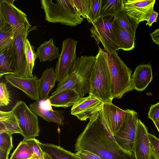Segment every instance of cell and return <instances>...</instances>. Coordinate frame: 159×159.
Listing matches in <instances>:
<instances>
[{"label": "cell", "mask_w": 159, "mask_h": 159, "mask_svg": "<svg viewBox=\"0 0 159 159\" xmlns=\"http://www.w3.org/2000/svg\"><path fill=\"white\" fill-rule=\"evenodd\" d=\"M89 120L76 139L75 151L87 150L102 159H135L133 152L123 149L116 142L105 120L102 109Z\"/></svg>", "instance_id": "obj_1"}, {"label": "cell", "mask_w": 159, "mask_h": 159, "mask_svg": "<svg viewBox=\"0 0 159 159\" xmlns=\"http://www.w3.org/2000/svg\"><path fill=\"white\" fill-rule=\"evenodd\" d=\"M108 66L111 94L113 98L120 99L126 93L133 89L132 70L119 56L117 51L110 52L102 49Z\"/></svg>", "instance_id": "obj_2"}, {"label": "cell", "mask_w": 159, "mask_h": 159, "mask_svg": "<svg viewBox=\"0 0 159 159\" xmlns=\"http://www.w3.org/2000/svg\"><path fill=\"white\" fill-rule=\"evenodd\" d=\"M40 2L45 20L49 22L75 26L84 21L72 0H41Z\"/></svg>", "instance_id": "obj_3"}, {"label": "cell", "mask_w": 159, "mask_h": 159, "mask_svg": "<svg viewBox=\"0 0 159 159\" xmlns=\"http://www.w3.org/2000/svg\"><path fill=\"white\" fill-rule=\"evenodd\" d=\"M96 61L90 80L89 95L101 100L103 103H112L114 98L111 91L110 76L107 64L99 48Z\"/></svg>", "instance_id": "obj_4"}, {"label": "cell", "mask_w": 159, "mask_h": 159, "mask_svg": "<svg viewBox=\"0 0 159 159\" xmlns=\"http://www.w3.org/2000/svg\"><path fill=\"white\" fill-rule=\"evenodd\" d=\"M114 16L100 17L90 30L91 36L98 45L101 43L104 49L110 52L117 51L120 49L116 39L113 30Z\"/></svg>", "instance_id": "obj_5"}, {"label": "cell", "mask_w": 159, "mask_h": 159, "mask_svg": "<svg viewBox=\"0 0 159 159\" xmlns=\"http://www.w3.org/2000/svg\"><path fill=\"white\" fill-rule=\"evenodd\" d=\"M31 27L30 23L22 26L15 32L13 42L14 72L13 74L22 78L34 75L30 71L26 60L24 45Z\"/></svg>", "instance_id": "obj_6"}, {"label": "cell", "mask_w": 159, "mask_h": 159, "mask_svg": "<svg viewBox=\"0 0 159 159\" xmlns=\"http://www.w3.org/2000/svg\"><path fill=\"white\" fill-rule=\"evenodd\" d=\"M22 132L24 139L39 136L40 129L36 114L22 101H17L11 110Z\"/></svg>", "instance_id": "obj_7"}, {"label": "cell", "mask_w": 159, "mask_h": 159, "mask_svg": "<svg viewBox=\"0 0 159 159\" xmlns=\"http://www.w3.org/2000/svg\"><path fill=\"white\" fill-rule=\"evenodd\" d=\"M77 41L70 38L64 39L61 53L54 71L56 81L59 83L70 73L76 60V47Z\"/></svg>", "instance_id": "obj_8"}, {"label": "cell", "mask_w": 159, "mask_h": 159, "mask_svg": "<svg viewBox=\"0 0 159 159\" xmlns=\"http://www.w3.org/2000/svg\"><path fill=\"white\" fill-rule=\"evenodd\" d=\"M126 110L127 115L125 122L119 131L113 136L116 142L122 148L133 152L139 119L136 111L129 109Z\"/></svg>", "instance_id": "obj_9"}, {"label": "cell", "mask_w": 159, "mask_h": 159, "mask_svg": "<svg viewBox=\"0 0 159 159\" xmlns=\"http://www.w3.org/2000/svg\"><path fill=\"white\" fill-rule=\"evenodd\" d=\"M96 59V56H81L77 59L72 68L80 80L77 92L81 98L90 92V80Z\"/></svg>", "instance_id": "obj_10"}, {"label": "cell", "mask_w": 159, "mask_h": 159, "mask_svg": "<svg viewBox=\"0 0 159 159\" xmlns=\"http://www.w3.org/2000/svg\"><path fill=\"white\" fill-rule=\"evenodd\" d=\"M103 104L99 99L89 94L87 97L81 98L72 106L70 114L81 121H86L100 111Z\"/></svg>", "instance_id": "obj_11"}, {"label": "cell", "mask_w": 159, "mask_h": 159, "mask_svg": "<svg viewBox=\"0 0 159 159\" xmlns=\"http://www.w3.org/2000/svg\"><path fill=\"white\" fill-rule=\"evenodd\" d=\"M15 0H0V15L12 26L14 33L29 23L26 14L14 4Z\"/></svg>", "instance_id": "obj_12"}, {"label": "cell", "mask_w": 159, "mask_h": 159, "mask_svg": "<svg viewBox=\"0 0 159 159\" xmlns=\"http://www.w3.org/2000/svg\"><path fill=\"white\" fill-rule=\"evenodd\" d=\"M155 0H123V8L126 13L139 24L140 22L148 21L153 11Z\"/></svg>", "instance_id": "obj_13"}, {"label": "cell", "mask_w": 159, "mask_h": 159, "mask_svg": "<svg viewBox=\"0 0 159 159\" xmlns=\"http://www.w3.org/2000/svg\"><path fill=\"white\" fill-rule=\"evenodd\" d=\"M49 99H40L30 105V109L36 115L49 122H52L59 126H63L64 111L53 110Z\"/></svg>", "instance_id": "obj_14"}, {"label": "cell", "mask_w": 159, "mask_h": 159, "mask_svg": "<svg viewBox=\"0 0 159 159\" xmlns=\"http://www.w3.org/2000/svg\"><path fill=\"white\" fill-rule=\"evenodd\" d=\"M102 111L105 120L114 136L119 131L125 119L127 111L112 103H103Z\"/></svg>", "instance_id": "obj_15"}, {"label": "cell", "mask_w": 159, "mask_h": 159, "mask_svg": "<svg viewBox=\"0 0 159 159\" xmlns=\"http://www.w3.org/2000/svg\"><path fill=\"white\" fill-rule=\"evenodd\" d=\"M5 78L7 83L11 86L23 91L31 99L39 100L37 77L34 75L29 78H22L13 74L6 75Z\"/></svg>", "instance_id": "obj_16"}, {"label": "cell", "mask_w": 159, "mask_h": 159, "mask_svg": "<svg viewBox=\"0 0 159 159\" xmlns=\"http://www.w3.org/2000/svg\"><path fill=\"white\" fill-rule=\"evenodd\" d=\"M147 128L139 120L134 145L135 159H148L151 148Z\"/></svg>", "instance_id": "obj_17"}, {"label": "cell", "mask_w": 159, "mask_h": 159, "mask_svg": "<svg viewBox=\"0 0 159 159\" xmlns=\"http://www.w3.org/2000/svg\"><path fill=\"white\" fill-rule=\"evenodd\" d=\"M152 78V68L150 64L139 65L132 75L133 89L139 92L144 90Z\"/></svg>", "instance_id": "obj_18"}, {"label": "cell", "mask_w": 159, "mask_h": 159, "mask_svg": "<svg viewBox=\"0 0 159 159\" xmlns=\"http://www.w3.org/2000/svg\"><path fill=\"white\" fill-rule=\"evenodd\" d=\"M81 98L75 90L70 89L51 95L48 99L52 106L66 108L74 105Z\"/></svg>", "instance_id": "obj_19"}, {"label": "cell", "mask_w": 159, "mask_h": 159, "mask_svg": "<svg viewBox=\"0 0 159 159\" xmlns=\"http://www.w3.org/2000/svg\"><path fill=\"white\" fill-rule=\"evenodd\" d=\"M56 78L52 67L47 68L38 80V87L40 99H47L49 93L55 85Z\"/></svg>", "instance_id": "obj_20"}, {"label": "cell", "mask_w": 159, "mask_h": 159, "mask_svg": "<svg viewBox=\"0 0 159 159\" xmlns=\"http://www.w3.org/2000/svg\"><path fill=\"white\" fill-rule=\"evenodd\" d=\"M113 30L120 49L124 51H130L134 48L135 37L120 27L116 23L115 20L113 24Z\"/></svg>", "instance_id": "obj_21"}, {"label": "cell", "mask_w": 159, "mask_h": 159, "mask_svg": "<svg viewBox=\"0 0 159 159\" xmlns=\"http://www.w3.org/2000/svg\"><path fill=\"white\" fill-rule=\"evenodd\" d=\"M36 53L40 62L58 59L60 55L58 48L55 46L52 38L45 41L38 47Z\"/></svg>", "instance_id": "obj_22"}, {"label": "cell", "mask_w": 159, "mask_h": 159, "mask_svg": "<svg viewBox=\"0 0 159 159\" xmlns=\"http://www.w3.org/2000/svg\"><path fill=\"white\" fill-rule=\"evenodd\" d=\"M7 131L11 134H22L16 119L12 111H0V133Z\"/></svg>", "instance_id": "obj_23"}, {"label": "cell", "mask_w": 159, "mask_h": 159, "mask_svg": "<svg viewBox=\"0 0 159 159\" xmlns=\"http://www.w3.org/2000/svg\"><path fill=\"white\" fill-rule=\"evenodd\" d=\"M13 44L0 51V78L4 75L14 74V59Z\"/></svg>", "instance_id": "obj_24"}, {"label": "cell", "mask_w": 159, "mask_h": 159, "mask_svg": "<svg viewBox=\"0 0 159 159\" xmlns=\"http://www.w3.org/2000/svg\"><path fill=\"white\" fill-rule=\"evenodd\" d=\"M38 143L44 152L48 154L52 159H78L75 153L66 150L59 146L51 143Z\"/></svg>", "instance_id": "obj_25"}, {"label": "cell", "mask_w": 159, "mask_h": 159, "mask_svg": "<svg viewBox=\"0 0 159 159\" xmlns=\"http://www.w3.org/2000/svg\"><path fill=\"white\" fill-rule=\"evenodd\" d=\"M115 21L122 28L135 37L138 24L123 8L115 16Z\"/></svg>", "instance_id": "obj_26"}, {"label": "cell", "mask_w": 159, "mask_h": 159, "mask_svg": "<svg viewBox=\"0 0 159 159\" xmlns=\"http://www.w3.org/2000/svg\"><path fill=\"white\" fill-rule=\"evenodd\" d=\"M14 35L11 26L0 15V51L13 44Z\"/></svg>", "instance_id": "obj_27"}, {"label": "cell", "mask_w": 159, "mask_h": 159, "mask_svg": "<svg viewBox=\"0 0 159 159\" xmlns=\"http://www.w3.org/2000/svg\"><path fill=\"white\" fill-rule=\"evenodd\" d=\"M80 83L79 77L72 68L70 74L62 81L59 83L55 91L52 93L51 96L70 89H75L77 92Z\"/></svg>", "instance_id": "obj_28"}, {"label": "cell", "mask_w": 159, "mask_h": 159, "mask_svg": "<svg viewBox=\"0 0 159 159\" xmlns=\"http://www.w3.org/2000/svg\"><path fill=\"white\" fill-rule=\"evenodd\" d=\"M9 159H39L31 148L24 139L21 141Z\"/></svg>", "instance_id": "obj_29"}, {"label": "cell", "mask_w": 159, "mask_h": 159, "mask_svg": "<svg viewBox=\"0 0 159 159\" xmlns=\"http://www.w3.org/2000/svg\"><path fill=\"white\" fill-rule=\"evenodd\" d=\"M123 8V0H102L101 17L115 16Z\"/></svg>", "instance_id": "obj_30"}, {"label": "cell", "mask_w": 159, "mask_h": 159, "mask_svg": "<svg viewBox=\"0 0 159 159\" xmlns=\"http://www.w3.org/2000/svg\"><path fill=\"white\" fill-rule=\"evenodd\" d=\"M102 0H91V5L89 13L87 19L92 25L101 17Z\"/></svg>", "instance_id": "obj_31"}, {"label": "cell", "mask_w": 159, "mask_h": 159, "mask_svg": "<svg viewBox=\"0 0 159 159\" xmlns=\"http://www.w3.org/2000/svg\"><path fill=\"white\" fill-rule=\"evenodd\" d=\"M26 60L30 70L32 73L34 66L35 61L37 57L36 53L34 51V47L31 45L28 39H26L24 45Z\"/></svg>", "instance_id": "obj_32"}, {"label": "cell", "mask_w": 159, "mask_h": 159, "mask_svg": "<svg viewBox=\"0 0 159 159\" xmlns=\"http://www.w3.org/2000/svg\"><path fill=\"white\" fill-rule=\"evenodd\" d=\"M73 4L81 16L87 19L90 11L91 0H72Z\"/></svg>", "instance_id": "obj_33"}, {"label": "cell", "mask_w": 159, "mask_h": 159, "mask_svg": "<svg viewBox=\"0 0 159 159\" xmlns=\"http://www.w3.org/2000/svg\"><path fill=\"white\" fill-rule=\"evenodd\" d=\"M12 134L7 131L0 133V149L10 153L13 148Z\"/></svg>", "instance_id": "obj_34"}, {"label": "cell", "mask_w": 159, "mask_h": 159, "mask_svg": "<svg viewBox=\"0 0 159 159\" xmlns=\"http://www.w3.org/2000/svg\"><path fill=\"white\" fill-rule=\"evenodd\" d=\"M10 92L6 84L2 81L0 84V106H5L8 105L11 102Z\"/></svg>", "instance_id": "obj_35"}, {"label": "cell", "mask_w": 159, "mask_h": 159, "mask_svg": "<svg viewBox=\"0 0 159 159\" xmlns=\"http://www.w3.org/2000/svg\"><path fill=\"white\" fill-rule=\"evenodd\" d=\"M25 142L31 148L39 159H44V152L38 143L39 140L34 138L24 139Z\"/></svg>", "instance_id": "obj_36"}, {"label": "cell", "mask_w": 159, "mask_h": 159, "mask_svg": "<svg viewBox=\"0 0 159 159\" xmlns=\"http://www.w3.org/2000/svg\"><path fill=\"white\" fill-rule=\"evenodd\" d=\"M75 154L78 159H102L97 154L85 150H80Z\"/></svg>", "instance_id": "obj_37"}, {"label": "cell", "mask_w": 159, "mask_h": 159, "mask_svg": "<svg viewBox=\"0 0 159 159\" xmlns=\"http://www.w3.org/2000/svg\"><path fill=\"white\" fill-rule=\"evenodd\" d=\"M148 117L153 122L159 120V102L151 105L148 113Z\"/></svg>", "instance_id": "obj_38"}, {"label": "cell", "mask_w": 159, "mask_h": 159, "mask_svg": "<svg viewBox=\"0 0 159 159\" xmlns=\"http://www.w3.org/2000/svg\"><path fill=\"white\" fill-rule=\"evenodd\" d=\"M148 137L151 148L159 157V139L149 133Z\"/></svg>", "instance_id": "obj_39"}, {"label": "cell", "mask_w": 159, "mask_h": 159, "mask_svg": "<svg viewBox=\"0 0 159 159\" xmlns=\"http://www.w3.org/2000/svg\"><path fill=\"white\" fill-rule=\"evenodd\" d=\"M158 15V14L157 12L154 11H153L150 14L146 25H148L149 27L152 26V23L157 22V19Z\"/></svg>", "instance_id": "obj_40"}, {"label": "cell", "mask_w": 159, "mask_h": 159, "mask_svg": "<svg viewBox=\"0 0 159 159\" xmlns=\"http://www.w3.org/2000/svg\"><path fill=\"white\" fill-rule=\"evenodd\" d=\"M150 34L153 42L159 46V28L156 29Z\"/></svg>", "instance_id": "obj_41"}, {"label": "cell", "mask_w": 159, "mask_h": 159, "mask_svg": "<svg viewBox=\"0 0 159 159\" xmlns=\"http://www.w3.org/2000/svg\"><path fill=\"white\" fill-rule=\"evenodd\" d=\"M9 152L0 149V159H8Z\"/></svg>", "instance_id": "obj_42"}, {"label": "cell", "mask_w": 159, "mask_h": 159, "mask_svg": "<svg viewBox=\"0 0 159 159\" xmlns=\"http://www.w3.org/2000/svg\"><path fill=\"white\" fill-rule=\"evenodd\" d=\"M151 150L148 159H159V157L151 147Z\"/></svg>", "instance_id": "obj_43"}, {"label": "cell", "mask_w": 159, "mask_h": 159, "mask_svg": "<svg viewBox=\"0 0 159 159\" xmlns=\"http://www.w3.org/2000/svg\"><path fill=\"white\" fill-rule=\"evenodd\" d=\"M44 159H52L48 154L45 152H44Z\"/></svg>", "instance_id": "obj_44"}, {"label": "cell", "mask_w": 159, "mask_h": 159, "mask_svg": "<svg viewBox=\"0 0 159 159\" xmlns=\"http://www.w3.org/2000/svg\"><path fill=\"white\" fill-rule=\"evenodd\" d=\"M153 122L159 133V120Z\"/></svg>", "instance_id": "obj_45"}, {"label": "cell", "mask_w": 159, "mask_h": 159, "mask_svg": "<svg viewBox=\"0 0 159 159\" xmlns=\"http://www.w3.org/2000/svg\"></svg>", "instance_id": "obj_46"}]
</instances>
